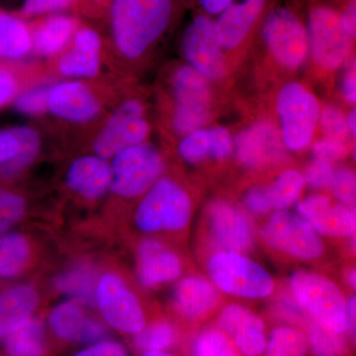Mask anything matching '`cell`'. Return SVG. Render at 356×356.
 I'll return each instance as SVG.
<instances>
[{
  "mask_svg": "<svg viewBox=\"0 0 356 356\" xmlns=\"http://www.w3.org/2000/svg\"><path fill=\"white\" fill-rule=\"evenodd\" d=\"M48 109L58 118L84 123L100 113L99 100L95 93L79 81H63L51 86Z\"/></svg>",
  "mask_w": 356,
  "mask_h": 356,
  "instance_id": "cell-16",
  "label": "cell"
},
{
  "mask_svg": "<svg viewBox=\"0 0 356 356\" xmlns=\"http://www.w3.org/2000/svg\"><path fill=\"white\" fill-rule=\"evenodd\" d=\"M195 1L201 13L214 17L219 15L233 0H195Z\"/></svg>",
  "mask_w": 356,
  "mask_h": 356,
  "instance_id": "cell-52",
  "label": "cell"
},
{
  "mask_svg": "<svg viewBox=\"0 0 356 356\" xmlns=\"http://www.w3.org/2000/svg\"><path fill=\"white\" fill-rule=\"evenodd\" d=\"M277 111L284 146L295 152L305 149L320 120V103L316 96L298 83L285 84L278 95Z\"/></svg>",
  "mask_w": 356,
  "mask_h": 356,
  "instance_id": "cell-7",
  "label": "cell"
},
{
  "mask_svg": "<svg viewBox=\"0 0 356 356\" xmlns=\"http://www.w3.org/2000/svg\"><path fill=\"white\" fill-rule=\"evenodd\" d=\"M110 168L112 191L122 197L133 198L158 181L163 172V161L154 147L140 144L115 154Z\"/></svg>",
  "mask_w": 356,
  "mask_h": 356,
  "instance_id": "cell-9",
  "label": "cell"
},
{
  "mask_svg": "<svg viewBox=\"0 0 356 356\" xmlns=\"http://www.w3.org/2000/svg\"><path fill=\"white\" fill-rule=\"evenodd\" d=\"M348 151L346 142L329 138L318 140L314 144L313 153L316 158L325 159L327 161L343 159Z\"/></svg>",
  "mask_w": 356,
  "mask_h": 356,
  "instance_id": "cell-46",
  "label": "cell"
},
{
  "mask_svg": "<svg viewBox=\"0 0 356 356\" xmlns=\"http://www.w3.org/2000/svg\"><path fill=\"white\" fill-rule=\"evenodd\" d=\"M191 218V201L181 186L170 178L159 179L147 191L136 212L142 231H181Z\"/></svg>",
  "mask_w": 356,
  "mask_h": 356,
  "instance_id": "cell-2",
  "label": "cell"
},
{
  "mask_svg": "<svg viewBox=\"0 0 356 356\" xmlns=\"http://www.w3.org/2000/svg\"><path fill=\"white\" fill-rule=\"evenodd\" d=\"M307 350L305 334L292 327H278L266 343V356H304Z\"/></svg>",
  "mask_w": 356,
  "mask_h": 356,
  "instance_id": "cell-32",
  "label": "cell"
},
{
  "mask_svg": "<svg viewBox=\"0 0 356 356\" xmlns=\"http://www.w3.org/2000/svg\"><path fill=\"white\" fill-rule=\"evenodd\" d=\"M19 144L11 130L0 129V165L11 161L18 153Z\"/></svg>",
  "mask_w": 356,
  "mask_h": 356,
  "instance_id": "cell-49",
  "label": "cell"
},
{
  "mask_svg": "<svg viewBox=\"0 0 356 356\" xmlns=\"http://www.w3.org/2000/svg\"><path fill=\"white\" fill-rule=\"evenodd\" d=\"M178 153L184 161L191 163H199L211 156L208 131L199 129L185 135L178 146Z\"/></svg>",
  "mask_w": 356,
  "mask_h": 356,
  "instance_id": "cell-38",
  "label": "cell"
},
{
  "mask_svg": "<svg viewBox=\"0 0 356 356\" xmlns=\"http://www.w3.org/2000/svg\"><path fill=\"white\" fill-rule=\"evenodd\" d=\"M50 86H35L23 91L15 100V106L23 114L34 115L48 108Z\"/></svg>",
  "mask_w": 356,
  "mask_h": 356,
  "instance_id": "cell-42",
  "label": "cell"
},
{
  "mask_svg": "<svg viewBox=\"0 0 356 356\" xmlns=\"http://www.w3.org/2000/svg\"><path fill=\"white\" fill-rule=\"evenodd\" d=\"M275 0H233L215 19L218 41L225 50L238 48L261 26Z\"/></svg>",
  "mask_w": 356,
  "mask_h": 356,
  "instance_id": "cell-13",
  "label": "cell"
},
{
  "mask_svg": "<svg viewBox=\"0 0 356 356\" xmlns=\"http://www.w3.org/2000/svg\"><path fill=\"white\" fill-rule=\"evenodd\" d=\"M98 307L114 329L137 334L145 327V315L139 300L115 274H105L96 288Z\"/></svg>",
  "mask_w": 356,
  "mask_h": 356,
  "instance_id": "cell-12",
  "label": "cell"
},
{
  "mask_svg": "<svg viewBox=\"0 0 356 356\" xmlns=\"http://www.w3.org/2000/svg\"><path fill=\"white\" fill-rule=\"evenodd\" d=\"M74 356H128V353L121 344L113 341H102L89 346Z\"/></svg>",
  "mask_w": 356,
  "mask_h": 356,
  "instance_id": "cell-48",
  "label": "cell"
},
{
  "mask_svg": "<svg viewBox=\"0 0 356 356\" xmlns=\"http://www.w3.org/2000/svg\"><path fill=\"white\" fill-rule=\"evenodd\" d=\"M334 173L331 161L316 158L307 168L304 179L312 188L323 189L331 186Z\"/></svg>",
  "mask_w": 356,
  "mask_h": 356,
  "instance_id": "cell-44",
  "label": "cell"
},
{
  "mask_svg": "<svg viewBox=\"0 0 356 356\" xmlns=\"http://www.w3.org/2000/svg\"><path fill=\"white\" fill-rule=\"evenodd\" d=\"M217 324L233 339L243 355L257 356L266 350L264 321L245 307L238 304L225 307Z\"/></svg>",
  "mask_w": 356,
  "mask_h": 356,
  "instance_id": "cell-17",
  "label": "cell"
},
{
  "mask_svg": "<svg viewBox=\"0 0 356 356\" xmlns=\"http://www.w3.org/2000/svg\"><path fill=\"white\" fill-rule=\"evenodd\" d=\"M356 72L355 63L350 65V69L344 76L343 91L344 97L350 104L356 102Z\"/></svg>",
  "mask_w": 356,
  "mask_h": 356,
  "instance_id": "cell-51",
  "label": "cell"
},
{
  "mask_svg": "<svg viewBox=\"0 0 356 356\" xmlns=\"http://www.w3.org/2000/svg\"><path fill=\"white\" fill-rule=\"evenodd\" d=\"M208 271L221 291L241 298H266L275 286L264 267L238 252H219L213 255L208 261Z\"/></svg>",
  "mask_w": 356,
  "mask_h": 356,
  "instance_id": "cell-4",
  "label": "cell"
},
{
  "mask_svg": "<svg viewBox=\"0 0 356 356\" xmlns=\"http://www.w3.org/2000/svg\"><path fill=\"white\" fill-rule=\"evenodd\" d=\"M149 130L143 105L137 100H129L114 110L98 133L93 149L100 158H111L128 147L144 144Z\"/></svg>",
  "mask_w": 356,
  "mask_h": 356,
  "instance_id": "cell-11",
  "label": "cell"
},
{
  "mask_svg": "<svg viewBox=\"0 0 356 356\" xmlns=\"http://www.w3.org/2000/svg\"><path fill=\"white\" fill-rule=\"evenodd\" d=\"M111 168L100 156H83L70 166L67 175L70 189L86 199L102 197L111 186Z\"/></svg>",
  "mask_w": 356,
  "mask_h": 356,
  "instance_id": "cell-21",
  "label": "cell"
},
{
  "mask_svg": "<svg viewBox=\"0 0 356 356\" xmlns=\"http://www.w3.org/2000/svg\"><path fill=\"white\" fill-rule=\"evenodd\" d=\"M143 356H172L168 355V353H163V351H147Z\"/></svg>",
  "mask_w": 356,
  "mask_h": 356,
  "instance_id": "cell-57",
  "label": "cell"
},
{
  "mask_svg": "<svg viewBox=\"0 0 356 356\" xmlns=\"http://www.w3.org/2000/svg\"><path fill=\"white\" fill-rule=\"evenodd\" d=\"M38 305V295L28 285L14 287L0 295V337L8 336L30 320Z\"/></svg>",
  "mask_w": 356,
  "mask_h": 356,
  "instance_id": "cell-25",
  "label": "cell"
},
{
  "mask_svg": "<svg viewBox=\"0 0 356 356\" xmlns=\"http://www.w3.org/2000/svg\"><path fill=\"white\" fill-rule=\"evenodd\" d=\"M177 332L170 323L159 322L143 327L136 334L137 348L146 351H163L172 346L175 341Z\"/></svg>",
  "mask_w": 356,
  "mask_h": 356,
  "instance_id": "cell-33",
  "label": "cell"
},
{
  "mask_svg": "<svg viewBox=\"0 0 356 356\" xmlns=\"http://www.w3.org/2000/svg\"><path fill=\"white\" fill-rule=\"evenodd\" d=\"M259 30L267 49L281 65L296 70L306 62L310 51L306 22L291 7L276 4Z\"/></svg>",
  "mask_w": 356,
  "mask_h": 356,
  "instance_id": "cell-3",
  "label": "cell"
},
{
  "mask_svg": "<svg viewBox=\"0 0 356 356\" xmlns=\"http://www.w3.org/2000/svg\"><path fill=\"white\" fill-rule=\"evenodd\" d=\"M348 283L350 285V288L353 289H355L356 284V275H355V269H351L350 273L348 274Z\"/></svg>",
  "mask_w": 356,
  "mask_h": 356,
  "instance_id": "cell-56",
  "label": "cell"
},
{
  "mask_svg": "<svg viewBox=\"0 0 356 356\" xmlns=\"http://www.w3.org/2000/svg\"><path fill=\"white\" fill-rule=\"evenodd\" d=\"M346 127H348V133L351 135L355 136L356 131V112L355 110H353L348 116L346 118Z\"/></svg>",
  "mask_w": 356,
  "mask_h": 356,
  "instance_id": "cell-55",
  "label": "cell"
},
{
  "mask_svg": "<svg viewBox=\"0 0 356 356\" xmlns=\"http://www.w3.org/2000/svg\"><path fill=\"white\" fill-rule=\"evenodd\" d=\"M332 191L339 203L350 210L355 209L356 180L355 175L348 168H341L334 173Z\"/></svg>",
  "mask_w": 356,
  "mask_h": 356,
  "instance_id": "cell-41",
  "label": "cell"
},
{
  "mask_svg": "<svg viewBox=\"0 0 356 356\" xmlns=\"http://www.w3.org/2000/svg\"><path fill=\"white\" fill-rule=\"evenodd\" d=\"M181 48L191 67L208 81L224 77L226 62L218 41L214 18L201 13L194 16L182 35Z\"/></svg>",
  "mask_w": 356,
  "mask_h": 356,
  "instance_id": "cell-10",
  "label": "cell"
},
{
  "mask_svg": "<svg viewBox=\"0 0 356 356\" xmlns=\"http://www.w3.org/2000/svg\"><path fill=\"white\" fill-rule=\"evenodd\" d=\"M17 90L15 77L9 72L0 70V108L13 99Z\"/></svg>",
  "mask_w": 356,
  "mask_h": 356,
  "instance_id": "cell-50",
  "label": "cell"
},
{
  "mask_svg": "<svg viewBox=\"0 0 356 356\" xmlns=\"http://www.w3.org/2000/svg\"><path fill=\"white\" fill-rule=\"evenodd\" d=\"M355 317L356 301L355 296L351 297L350 301L346 302V325L353 337L355 336Z\"/></svg>",
  "mask_w": 356,
  "mask_h": 356,
  "instance_id": "cell-53",
  "label": "cell"
},
{
  "mask_svg": "<svg viewBox=\"0 0 356 356\" xmlns=\"http://www.w3.org/2000/svg\"><path fill=\"white\" fill-rule=\"evenodd\" d=\"M49 322L54 332L67 341L93 343L105 336V329L100 323L88 317L79 306L70 302L56 307Z\"/></svg>",
  "mask_w": 356,
  "mask_h": 356,
  "instance_id": "cell-20",
  "label": "cell"
},
{
  "mask_svg": "<svg viewBox=\"0 0 356 356\" xmlns=\"http://www.w3.org/2000/svg\"><path fill=\"white\" fill-rule=\"evenodd\" d=\"M72 49L60 58L58 70L72 79H91L100 67L102 37L95 28L81 26L72 40Z\"/></svg>",
  "mask_w": 356,
  "mask_h": 356,
  "instance_id": "cell-19",
  "label": "cell"
},
{
  "mask_svg": "<svg viewBox=\"0 0 356 356\" xmlns=\"http://www.w3.org/2000/svg\"><path fill=\"white\" fill-rule=\"evenodd\" d=\"M325 137L346 142L348 139V130L346 121L341 110L334 106L325 107L321 110L320 120H318Z\"/></svg>",
  "mask_w": 356,
  "mask_h": 356,
  "instance_id": "cell-43",
  "label": "cell"
},
{
  "mask_svg": "<svg viewBox=\"0 0 356 356\" xmlns=\"http://www.w3.org/2000/svg\"><path fill=\"white\" fill-rule=\"evenodd\" d=\"M297 211L318 235L344 238L355 234V211L339 202L332 204V199L325 194L307 196L298 203Z\"/></svg>",
  "mask_w": 356,
  "mask_h": 356,
  "instance_id": "cell-15",
  "label": "cell"
},
{
  "mask_svg": "<svg viewBox=\"0 0 356 356\" xmlns=\"http://www.w3.org/2000/svg\"><path fill=\"white\" fill-rule=\"evenodd\" d=\"M79 23L74 16L65 13L44 16L32 33V44L42 55L60 53L72 42Z\"/></svg>",
  "mask_w": 356,
  "mask_h": 356,
  "instance_id": "cell-24",
  "label": "cell"
},
{
  "mask_svg": "<svg viewBox=\"0 0 356 356\" xmlns=\"http://www.w3.org/2000/svg\"><path fill=\"white\" fill-rule=\"evenodd\" d=\"M219 293L209 281L197 276L184 278L178 283L175 292V303L184 317H203L216 307Z\"/></svg>",
  "mask_w": 356,
  "mask_h": 356,
  "instance_id": "cell-23",
  "label": "cell"
},
{
  "mask_svg": "<svg viewBox=\"0 0 356 356\" xmlns=\"http://www.w3.org/2000/svg\"><path fill=\"white\" fill-rule=\"evenodd\" d=\"M29 245L19 234L0 235V276L13 277L24 268Z\"/></svg>",
  "mask_w": 356,
  "mask_h": 356,
  "instance_id": "cell-30",
  "label": "cell"
},
{
  "mask_svg": "<svg viewBox=\"0 0 356 356\" xmlns=\"http://www.w3.org/2000/svg\"><path fill=\"white\" fill-rule=\"evenodd\" d=\"M140 278L147 287L177 280L181 273V262L177 254L161 243L147 240L139 250Z\"/></svg>",
  "mask_w": 356,
  "mask_h": 356,
  "instance_id": "cell-22",
  "label": "cell"
},
{
  "mask_svg": "<svg viewBox=\"0 0 356 356\" xmlns=\"http://www.w3.org/2000/svg\"><path fill=\"white\" fill-rule=\"evenodd\" d=\"M305 184L301 172L288 170L280 173L273 184L264 186L270 212L286 210L292 206L298 200Z\"/></svg>",
  "mask_w": 356,
  "mask_h": 356,
  "instance_id": "cell-28",
  "label": "cell"
},
{
  "mask_svg": "<svg viewBox=\"0 0 356 356\" xmlns=\"http://www.w3.org/2000/svg\"><path fill=\"white\" fill-rule=\"evenodd\" d=\"M58 286L67 294L91 302L95 291V277L88 269H76L60 278Z\"/></svg>",
  "mask_w": 356,
  "mask_h": 356,
  "instance_id": "cell-37",
  "label": "cell"
},
{
  "mask_svg": "<svg viewBox=\"0 0 356 356\" xmlns=\"http://www.w3.org/2000/svg\"><path fill=\"white\" fill-rule=\"evenodd\" d=\"M210 154L216 159L229 158L235 149V142L227 129L213 127L209 131Z\"/></svg>",
  "mask_w": 356,
  "mask_h": 356,
  "instance_id": "cell-45",
  "label": "cell"
},
{
  "mask_svg": "<svg viewBox=\"0 0 356 356\" xmlns=\"http://www.w3.org/2000/svg\"><path fill=\"white\" fill-rule=\"evenodd\" d=\"M339 334L320 323L314 322L309 331L312 350L317 356H343L346 346Z\"/></svg>",
  "mask_w": 356,
  "mask_h": 356,
  "instance_id": "cell-34",
  "label": "cell"
},
{
  "mask_svg": "<svg viewBox=\"0 0 356 356\" xmlns=\"http://www.w3.org/2000/svg\"><path fill=\"white\" fill-rule=\"evenodd\" d=\"M184 0H110L106 7L110 36L119 53L137 58L170 29Z\"/></svg>",
  "mask_w": 356,
  "mask_h": 356,
  "instance_id": "cell-1",
  "label": "cell"
},
{
  "mask_svg": "<svg viewBox=\"0 0 356 356\" xmlns=\"http://www.w3.org/2000/svg\"><path fill=\"white\" fill-rule=\"evenodd\" d=\"M262 241L277 252L312 261L324 254L322 238L299 214L276 211L261 229Z\"/></svg>",
  "mask_w": 356,
  "mask_h": 356,
  "instance_id": "cell-8",
  "label": "cell"
},
{
  "mask_svg": "<svg viewBox=\"0 0 356 356\" xmlns=\"http://www.w3.org/2000/svg\"><path fill=\"white\" fill-rule=\"evenodd\" d=\"M79 6V0H23L19 15L24 19L65 13Z\"/></svg>",
  "mask_w": 356,
  "mask_h": 356,
  "instance_id": "cell-39",
  "label": "cell"
},
{
  "mask_svg": "<svg viewBox=\"0 0 356 356\" xmlns=\"http://www.w3.org/2000/svg\"><path fill=\"white\" fill-rule=\"evenodd\" d=\"M8 356H43L44 353L43 327L38 321L28 320L24 325L6 337Z\"/></svg>",
  "mask_w": 356,
  "mask_h": 356,
  "instance_id": "cell-29",
  "label": "cell"
},
{
  "mask_svg": "<svg viewBox=\"0 0 356 356\" xmlns=\"http://www.w3.org/2000/svg\"><path fill=\"white\" fill-rule=\"evenodd\" d=\"M109 1L110 0H79V4L83 3L88 7L91 6V8L92 9L102 10V9H106Z\"/></svg>",
  "mask_w": 356,
  "mask_h": 356,
  "instance_id": "cell-54",
  "label": "cell"
},
{
  "mask_svg": "<svg viewBox=\"0 0 356 356\" xmlns=\"http://www.w3.org/2000/svg\"><path fill=\"white\" fill-rule=\"evenodd\" d=\"M282 144L277 129L267 122H259L236 137V156L243 165L259 168L280 158Z\"/></svg>",
  "mask_w": 356,
  "mask_h": 356,
  "instance_id": "cell-18",
  "label": "cell"
},
{
  "mask_svg": "<svg viewBox=\"0 0 356 356\" xmlns=\"http://www.w3.org/2000/svg\"><path fill=\"white\" fill-rule=\"evenodd\" d=\"M339 21L344 32L355 41L356 37V0H346L337 8Z\"/></svg>",
  "mask_w": 356,
  "mask_h": 356,
  "instance_id": "cell-47",
  "label": "cell"
},
{
  "mask_svg": "<svg viewBox=\"0 0 356 356\" xmlns=\"http://www.w3.org/2000/svg\"><path fill=\"white\" fill-rule=\"evenodd\" d=\"M177 104L210 106L209 81L191 65L177 70L173 79Z\"/></svg>",
  "mask_w": 356,
  "mask_h": 356,
  "instance_id": "cell-27",
  "label": "cell"
},
{
  "mask_svg": "<svg viewBox=\"0 0 356 356\" xmlns=\"http://www.w3.org/2000/svg\"><path fill=\"white\" fill-rule=\"evenodd\" d=\"M13 133L17 138L19 149L11 161L1 165V172L4 175H13L21 172L34 159L40 149L38 133L30 127L13 128Z\"/></svg>",
  "mask_w": 356,
  "mask_h": 356,
  "instance_id": "cell-31",
  "label": "cell"
},
{
  "mask_svg": "<svg viewBox=\"0 0 356 356\" xmlns=\"http://www.w3.org/2000/svg\"><path fill=\"white\" fill-rule=\"evenodd\" d=\"M306 27L316 63L325 70L341 67L350 55L353 40L341 27L337 7L314 0L307 13Z\"/></svg>",
  "mask_w": 356,
  "mask_h": 356,
  "instance_id": "cell-5",
  "label": "cell"
},
{
  "mask_svg": "<svg viewBox=\"0 0 356 356\" xmlns=\"http://www.w3.org/2000/svg\"><path fill=\"white\" fill-rule=\"evenodd\" d=\"M32 47V33L26 19L19 14L0 9V57H24Z\"/></svg>",
  "mask_w": 356,
  "mask_h": 356,
  "instance_id": "cell-26",
  "label": "cell"
},
{
  "mask_svg": "<svg viewBox=\"0 0 356 356\" xmlns=\"http://www.w3.org/2000/svg\"><path fill=\"white\" fill-rule=\"evenodd\" d=\"M210 117V106L177 104L173 116V127L181 135L202 129Z\"/></svg>",
  "mask_w": 356,
  "mask_h": 356,
  "instance_id": "cell-36",
  "label": "cell"
},
{
  "mask_svg": "<svg viewBox=\"0 0 356 356\" xmlns=\"http://www.w3.org/2000/svg\"><path fill=\"white\" fill-rule=\"evenodd\" d=\"M290 284L300 305L315 318L316 322L341 334L346 325V301L336 283L320 274L296 271Z\"/></svg>",
  "mask_w": 356,
  "mask_h": 356,
  "instance_id": "cell-6",
  "label": "cell"
},
{
  "mask_svg": "<svg viewBox=\"0 0 356 356\" xmlns=\"http://www.w3.org/2000/svg\"><path fill=\"white\" fill-rule=\"evenodd\" d=\"M211 238L221 252H248L254 243V227L248 215L224 201L211 204L208 211Z\"/></svg>",
  "mask_w": 356,
  "mask_h": 356,
  "instance_id": "cell-14",
  "label": "cell"
},
{
  "mask_svg": "<svg viewBox=\"0 0 356 356\" xmlns=\"http://www.w3.org/2000/svg\"><path fill=\"white\" fill-rule=\"evenodd\" d=\"M25 209L24 199L13 192L0 189V233L19 221Z\"/></svg>",
  "mask_w": 356,
  "mask_h": 356,
  "instance_id": "cell-40",
  "label": "cell"
},
{
  "mask_svg": "<svg viewBox=\"0 0 356 356\" xmlns=\"http://www.w3.org/2000/svg\"><path fill=\"white\" fill-rule=\"evenodd\" d=\"M194 356H238L229 337L221 330H205L194 344Z\"/></svg>",
  "mask_w": 356,
  "mask_h": 356,
  "instance_id": "cell-35",
  "label": "cell"
}]
</instances>
